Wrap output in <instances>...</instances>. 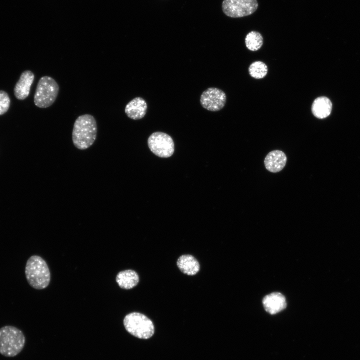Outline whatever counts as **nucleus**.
Listing matches in <instances>:
<instances>
[{"mask_svg": "<svg viewBox=\"0 0 360 360\" xmlns=\"http://www.w3.org/2000/svg\"><path fill=\"white\" fill-rule=\"evenodd\" d=\"M96 134V122L92 115H81L76 120L72 132V140L76 148L84 150L90 148L94 142Z\"/></svg>", "mask_w": 360, "mask_h": 360, "instance_id": "nucleus-1", "label": "nucleus"}, {"mask_svg": "<svg viewBox=\"0 0 360 360\" xmlns=\"http://www.w3.org/2000/svg\"><path fill=\"white\" fill-rule=\"evenodd\" d=\"M25 274L29 284L36 290L46 288L50 282V274L48 264L38 256H32L28 260Z\"/></svg>", "mask_w": 360, "mask_h": 360, "instance_id": "nucleus-2", "label": "nucleus"}, {"mask_svg": "<svg viewBox=\"0 0 360 360\" xmlns=\"http://www.w3.org/2000/svg\"><path fill=\"white\" fill-rule=\"evenodd\" d=\"M23 332L17 328L6 326L0 328V354L6 357L18 355L25 344Z\"/></svg>", "mask_w": 360, "mask_h": 360, "instance_id": "nucleus-3", "label": "nucleus"}, {"mask_svg": "<svg viewBox=\"0 0 360 360\" xmlns=\"http://www.w3.org/2000/svg\"><path fill=\"white\" fill-rule=\"evenodd\" d=\"M123 323L126 330L137 338L148 339L154 334L153 322L141 313L133 312L126 314L124 318Z\"/></svg>", "mask_w": 360, "mask_h": 360, "instance_id": "nucleus-4", "label": "nucleus"}, {"mask_svg": "<svg viewBox=\"0 0 360 360\" xmlns=\"http://www.w3.org/2000/svg\"><path fill=\"white\" fill-rule=\"evenodd\" d=\"M56 81L49 76H43L38 80L34 96V103L40 108H46L55 102L59 92Z\"/></svg>", "mask_w": 360, "mask_h": 360, "instance_id": "nucleus-5", "label": "nucleus"}, {"mask_svg": "<svg viewBox=\"0 0 360 360\" xmlns=\"http://www.w3.org/2000/svg\"><path fill=\"white\" fill-rule=\"evenodd\" d=\"M222 10L227 16L236 18L248 16L258 8L257 0H224Z\"/></svg>", "mask_w": 360, "mask_h": 360, "instance_id": "nucleus-6", "label": "nucleus"}, {"mask_svg": "<svg viewBox=\"0 0 360 360\" xmlns=\"http://www.w3.org/2000/svg\"><path fill=\"white\" fill-rule=\"evenodd\" d=\"M148 143L150 150L159 157L168 158L174 152V141L170 136L164 132L152 133L149 136Z\"/></svg>", "mask_w": 360, "mask_h": 360, "instance_id": "nucleus-7", "label": "nucleus"}, {"mask_svg": "<svg viewBox=\"0 0 360 360\" xmlns=\"http://www.w3.org/2000/svg\"><path fill=\"white\" fill-rule=\"evenodd\" d=\"M226 100V94L222 90L216 88H209L201 94L200 102L205 109L216 112L222 110Z\"/></svg>", "mask_w": 360, "mask_h": 360, "instance_id": "nucleus-8", "label": "nucleus"}, {"mask_svg": "<svg viewBox=\"0 0 360 360\" xmlns=\"http://www.w3.org/2000/svg\"><path fill=\"white\" fill-rule=\"evenodd\" d=\"M34 78V74L30 70L22 73L14 88V94L17 99L23 100L28 96Z\"/></svg>", "mask_w": 360, "mask_h": 360, "instance_id": "nucleus-9", "label": "nucleus"}, {"mask_svg": "<svg viewBox=\"0 0 360 360\" xmlns=\"http://www.w3.org/2000/svg\"><path fill=\"white\" fill-rule=\"evenodd\" d=\"M262 304L265 310L272 314L280 312L286 306L284 296L282 294L276 292L265 296Z\"/></svg>", "mask_w": 360, "mask_h": 360, "instance_id": "nucleus-10", "label": "nucleus"}, {"mask_svg": "<svg viewBox=\"0 0 360 360\" xmlns=\"http://www.w3.org/2000/svg\"><path fill=\"white\" fill-rule=\"evenodd\" d=\"M147 108L146 100L142 98L136 97L126 104L124 112L129 118L137 120L145 116Z\"/></svg>", "mask_w": 360, "mask_h": 360, "instance_id": "nucleus-11", "label": "nucleus"}, {"mask_svg": "<svg viewBox=\"0 0 360 360\" xmlns=\"http://www.w3.org/2000/svg\"><path fill=\"white\" fill-rule=\"evenodd\" d=\"M286 162L285 154L280 150L270 152L264 160L266 168L272 172H277L283 169Z\"/></svg>", "mask_w": 360, "mask_h": 360, "instance_id": "nucleus-12", "label": "nucleus"}, {"mask_svg": "<svg viewBox=\"0 0 360 360\" xmlns=\"http://www.w3.org/2000/svg\"><path fill=\"white\" fill-rule=\"evenodd\" d=\"M176 265L182 272L188 276L196 274L200 270L198 262L190 254L180 256L177 260Z\"/></svg>", "mask_w": 360, "mask_h": 360, "instance_id": "nucleus-13", "label": "nucleus"}, {"mask_svg": "<svg viewBox=\"0 0 360 360\" xmlns=\"http://www.w3.org/2000/svg\"><path fill=\"white\" fill-rule=\"evenodd\" d=\"M332 104L326 96L316 98L312 105L313 115L318 118L322 119L328 117L331 113Z\"/></svg>", "mask_w": 360, "mask_h": 360, "instance_id": "nucleus-14", "label": "nucleus"}, {"mask_svg": "<svg viewBox=\"0 0 360 360\" xmlns=\"http://www.w3.org/2000/svg\"><path fill=\"white\" fill-rule=\"evenodd\" d=\"M139 280L138 274L132 270L120 272L116 276V282L119 286L126 290L136 286L138 284Z\"/></svg>", "mask_w": 360, "mask_h": 360, "instance_id": "nucleus-15", "label": "nucleus"}, {"mask_svg": "<svg viewBox=\"0 0 360 360\" xmlns=\"http://www.w3.org/2000/svg\"><path fill=\"white\" fill-rule=\"evenodd\" d=\"M245 44L248 50L252 52L256 51L262 46V36L258 32L251 31L246 36Z\"/></svg>", "mask_w": 360, "mask_h": 360, "instance_id": "nucleus-16", "label": "nucleus"}, {"mask_svg": "<svg viewBox=\"0 0 360 360\" xmlns=\"http://www.w3.org/2000/svg\"><path fill=\"white\" fill-rule=\"evenodd\" d=\"M268 68L265 63L258 60L252 62L248 68L250 76L256 79L264 78L268 74Z\"/></svg>", "mask_w": 360, "mask_h": 360, "instance_id": "nucleus-17", "label": "nucleus"}, {"mask_svg": "<svg viewBox=\"0 0 360 360\" xmlns=\"http://www.w3.org/2000/svg\"><path fill=\"white\" fill-rule=\"evenodd\" d=\"M10 105V99L8 94L4 91L0 90V115L8 110Z\"/></svg>", "mask_w": 360, "mask_h": 360, "instance_id": "nucleus-18", "label": "nucleus"}]
</instances>
